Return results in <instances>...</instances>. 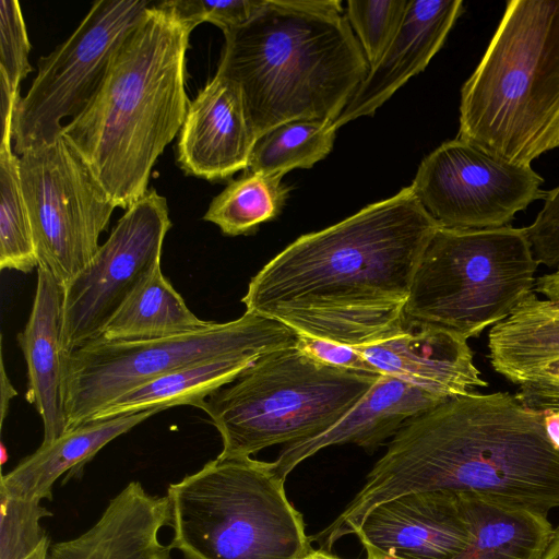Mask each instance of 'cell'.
Segmentation results:
<instances>
[{
    "instance_id": "1f68e13d",
    "label": "cell",
    "mask_w": 559,
    "mask_h": 559,
    "mask_svg": "<svg viewBox=\"0 0 559 559\" xmlns=\"http://www.w3.org/2000/svg\"><path fill=\"white\" fill-rule=\"evenodd\" d=\"M264 0H169L164 4L193 29L209 22L223 33L248 22Z\"/></svg>"
},
{
    "instance_id": "74e56055",
    "label": "cell",
    "mask_w": 559,
    "mask_h": 559,
    "mask_svg": "<svg viewBox=\"0 0 559 559\" xmlns=\"http://www.w3.org/2000/svg\"><path fill=\"white\" fill-rule=\"evenodd\" d=\"M543 413L546 433L552 444L559 450V411Z\"/></svg>"
},
{
    "instance_id": "9c48e42d",
    "label": "cell",
    "mask_w": 559,
    "mask_h": 559,
    "mask_svg": "<svg viewBox=\"0 0 559 559\" xmlns=\"http://www.w3.org/2000/svg\"><path fill=\"white\" fill-rule=\"evenodd\" d=\"M297 341L298 334L285 324L248 311L238 319L170 337L95 340L67 357V431L123 393L174 370L235 354L266 355L296 346Z\"/></svg>"
},
{
    "instance_id": "2e32d148",
    "label": "cell",
    "mask_w": 559,
    "mask_h": 559,
    "mask_svg": "<svg viewBox=\"0 0 559 559\" xmlns=\"http://www.w3.org/2000/svg\"><path fill=\"white\" fill-rule=\"evenodd\" d=\"M462 0H409L404 19L380 60L334 121L336 129L372 116L412 76L425 70L463 13Z\"/></svg>"
},
{
    "instance_id": "d6986e66",
    "label": "cell",
    "mask_w": 559,
    "mask_h": 559,
    "mask_svg": "<svg viewBox=\"0 0 559 559\" xmlns=\"http://www.w3.org/2000/svg\"><path fill=\"white\" fill-rule=\"evenodd\" d=\"M169 525L167 496H153L130 481L108 502L86 532L49 547L47 559H170L171 546L159 539Z\"/></svg>"
},
{
    "instance_id": "6da1fadb",
    "label": "cell",
    "mask_w": 559,
    "mask_h": 559,
    "mask_svg": "<svg viewBox=\"0 0 559 559\" xmlns=\"http://www.w3.org/2000/svg\"><path fill=\"white\" fill-rule=\"evenodd\" d=\"M438 227L405 187L297 238L251 278L241 301L297 334L349 346L401 335L416 269Z\"/></svg>"
},
{
    "instance_id": "9a60e30c",
    "label": "cell",
    "mask_w": 559,
    "mask_h": 559,
    "mask_svg": "<svg viewBox=\"0 0 559 559\" xmlns=\"http://www.w3.org/2000/svg\"><path fill=\"white\" fill-rule=\"evenodd\" d=\"M255 142L238 86L215 73L190 102L177 162L187 175L223 180L247 169Z\"/></svg>"
},
{
    "instance_id": "ac0fdd59",
    "label": "cell",
    "mask_w": 559,
    "mask_h": 559,
    "mask_svg": "<svg viewBox=\"0 0 559 559\" xmlns=\"http://www.w3.org/2000/svg\"><path fill=\"white\" fill-rule=\"evenodd\" d=\"M63 298L64 287L48 270L38 266L32 310L23 331L17 334V342L27 366L25 399L34 405L43 421L41 443L61 437L68 427Z\"/></svg>"
},
{
    "instance_id": "d6a6232c",
    "label": "cell",
    "mask_w": 559,
    "mask_h": 559,
    "mask_svg": "<svg viewBox=\"0 0 559 559\" xmlns=\"http://www.w3.org/2000/svg\"><path fill=\"white\" fill-rule=\"evenodd\" d=\"M538 264L559 266V186L546 191L544 205L535 221L524 227Z\"/></svg>"
},
{
    "instance_id": "484cf974",
    "label": "cell",
    "mask_w": 559,
    "mask_h": 559,
    "mask_svg": "<svg viewBox=\"0 0 559 559\" xmlns=\"http://www.w3.org/2000/svg\"><path fill=\"white\" fill-rule=\"evenodd\" d=\"M284 176L245 171L211 202L203 219L227 236L250 235L282 212L289 188Z\"/></svg>"
},
{
    "instance_id": "8d00e7d4",
    "label": "cell",
    "mask_w": 559,
    "mask_h": 559,
    "mask_svg": "<svg viewBox=\"0 0 559 559\" xmlns=\"http://www.w3.org/2000/svg\"><path fill=\"white\" fill-rule=\"evenodd\" d=\"M2 337H1V358H0V415H1V427L3 426L7 413L9 411L10 401L17 395V392L13 388L9 376L7 374L3 359L2 349Z\"/></svg>"
},
{
    "instance_id": "e0dca14e",
    "label": "cell",
    "mask_w": 559,
    "mask_h": 559,
    "mask_svg": "<svg viewBox=\"0 0 559 559\" xmlns=\"http://www.w3.org/2000/svg\"><path fill=\"white\" fill-rule=\"evenodd\" d=\"M379 374L392 376L444 400L487 386L467 340L421 326L366 346H353Z\"/></svg>"
},
{
    "instance_id": "cb8c5ba5",
    "label": "cell",
    "mask_w": 559,
    "mask_h": 559,
    "mask_svg": "<svg viewBox=\"0 0 559 559\" xmlns=\"http://www.w3.org/2000/svg\"><path fill=\"white\" fill-rule=\"evenodd\" d=\"M213 323L188 308L158 265L131 292L98 340L147 341L198 332Z\"/></svg>"
},
{
    "instance_id": "ba28073f",
    "label": "cell",
    "mask_w": 559,
    "mask_h": 559,
    "mask_svg": "<svg viewBox=\"0 0 559 559\" xmlns=\"http://www.w3.org/2000/svg\"><path fill=\"white\" fill-rule=\"evenodd\" d=\"M537 266L524 227L439 226L413 278L405 329L432 326L476 337L533 292Z\"/></svg>"
},
{
    "instance_id": "7c38bea8",
    "label": "cell",
    "mask_w": 559,
    "mask_h": 559,
    "mask_svg": "<svg viewBox=\"0 0 559 559\" xmlns=\"http://www.w3.org/2000/svg\"><path fill=\"white\" fill-rule=\"evenodd\" d=\"M543 182L532 166L455 138L421 160L411 187L439 226L487 229L509 225L531 203L544 200Z\"/></svg>"
},
{
    "instance_id": "277c9868",
    "label": "cell",
    "mask_w": 559,
    "mask_h": 559,
    "mask_svg": "<svg viewBox=\"0 0 559 559\" xmlns=\"http://www.w3.org/2000/svg\"><path fill=\"white\" fill-rule=\"evenodd\" d=\"M224 38L216 73L238 86L257 140L294 120L334 122L369 71L338 0H264Z\"/></svg>"
},
{
    "instance_id": "ffe728a7",
    "label": "cell",
    "mask_w": 559,
    "mask_h": 559,
    "mask_svg": "<svg viewBox=\"0 0 559 559\" xmlns=\"http://www.w3.org/2000/svg\"><path fill=\"white\" fill-rule=\"evenodd\" d=\"M445 401L399 378L381 374L334 427L313 439L285 445L273 462L274 468L286 480L298 464L330 445L353 443L373 452L409 419Z\"/></svg>"
},
{
    "instance_id": "7402d4cb",
    "label": "cell",
    "mask_w": 559,
    "mask_h": 559,
    "mask_svg": "<svg viewBox=\"0 0 559 559\" xmlns=\"http://www.w3.org/2000/svg\"><path fill=\"white\" fill-rule=\"evenodd\" d=\"M489 360L509 382L522 384L559 359V308L531 292L488 333Z\"/></svg>"
},
{
    "instance_id": "ab89813d",
    "label": "cell",
    "mask_w": 559,
    "mask_h": 559,
    "mask_svg": "<svg viewBox=\"0 0 559 559\" xmlns=\"http://www.w3.org/2000/svg\"><path fill=\"white\" fill-rule=\"evenodd\" d=\"M297 559H342V558L333 555L329 550L312 547L306 554H304L302 556H300Z\"/></svg>"
},
{
    "instance_id": "8fae6325",
    "label": "cell",
    "mask_w": 559,
    "mask_h": 559,
    "mask_svg": "<svg viewBox=\"0 0 559 559\" xmlns=\"http://www.w3.org/2000/svg\"><path fill=\"white\" fill-rule=\"evenodd\" d=\"M19 158L38 266L66 287L98 250L117 206L62 134Z\"/></svg>"
},
{
    "instance_id": "4fadbf2b",
    "label": "cell",
    "mask_w": 559,
    "mask_h": 559,
    "mask_svg": "<svg viewBox=\"0 0 559 559\" xmlns=\"http://www.w3.org/2000/svg\"><path fill=\"white\" fill-rule=\"evenodd\" d=\"M171 227L166 198L155 189L132 203L88 264L64 287L68 355L95 340L139 283L160 265Z\"/></svg>"
},
{
    "instance_id": "4316f807",
    "label": "cell",
    "mask_w": 559,
    "mask_h": 559,
    "mask_svg": "<svg viewBox=\"0 0 559 559\" xmlns=\"http://www.w3.org/2000/svg\"><path fill=\"white\" fill-rule=\"evenodd\" d=\"M337 129L333 121L294 120L261 135L245 171L284 176L296 168H311L333 148Z\"/></svg>"
},
{
    "instance_id": "60d3db41",
    "label": "cell",
    "mask_w": 559,
    "mask_h": 559,
    "mask_svg": "<svg viewBox=\"0 0 559 559\" xmlns=\"http://www.w3.org/2000/svg\"><path fill=\"white\" fill-rule=\"evenodd\" d=\"M49 539L47 538L35 552H33L26 559H47L48 550H49Z\"/></svg>"
},
{
    "instance_id": "8992f818",
    "label": "cell",
    "mask_w": 559,
    "mask_h": 559,
    "mask_svg": "<svg viewBox=\"0 0 559 559\" xmlns=\"http://www.w3.org/2000/svg\"><path fill=\"white\" fill-rule=\"evenodd\" d=\"M183 559H297L311 537L273 462L216 457L167 489Z\"/></svg>"
},
{
    "instance_id": "83f0119b",
    "label": "cell",
    "mask_w": 559,
    "mask_h": 559,
    "mask_svg": "<svg viewBox=\"0 0 559 559\" xmlns=\"http://www.w3.org/2000/svg\"><path fill=\"white\" fill-rule=\"evenodd\" d=\"M12 135L0 142V269L29 273L38 255Z\"/></svg>"
},
{
    "instance_id": "5b68a950",
    "label": "cell",
    "mask_w": 559,
    "mask_h": 559,
    "mask_svg": "<svg viewBox=\"0 0 559 559\" xmlns=\"http://www.w3.org/2000/svg\"><path fill=\"white\" fill-rule=\"evenodd\" d=\"M531 166L559 146V0H511L463 84L457 136Z\"/></svg>"
},
{
    "instance_id": "4dcf8cb0",
    "label": "cell",
    "mask_w": 559,
    "mask_h": 559,
    "mask_svg": "<svg viewBox=\"0 0 559 559\" xmlns=\"http://www.w3.org/2000/svg\"><path fill=\"white\" fill-rule=\"evenodd\" d=\"M31 44L20 3L0 1V73L12 90L20 93V83L32 71L28 61Z\"/></svg>"
},
{
    "instance_id": "f35d334b",
    "label": "cell",
    "mask_w": 559,
    "mask_h": 559,
    "mask_svg": "<svg viewBox=\"0 0 559 559\" xmlns=\"http://www.w3.org/2000/svg\"><path fill=\"white\" fill-rule=\"evenodd\" d=\"M539 559H559V527L554 530L552 536Z\"/></svg>"
},
{
    "instance_id": "836d02e7",
    "label": "cell",
    "mask_w": 559,
    "mask_h": 559,
    "mask_svg": "<svg viewBox=\"0 0 559 559\" xmlns=\"http://www.w3.org/2000/svg\"><path fill=\"white\" fill-rule=\"evenodd\" d=\"M296 347L318 361L340 369L376 373L374 367L355 347L298 334Z\"/></svg>"
},
{
    "instance_id": "5bb4252c",
    "label": "cell",
    "mask_w": 559,
    "mask_h": 559,
    "mask_svg": "<svg viewBox=\"0 0 559 559\" xmlns=\"http://www.w3.org/2000/svg\"><path fill=\"white\" fill-rule=\"evenodd\" d=\"M367 559H451L473 537L463 495L417 491L373 507L355 534Z\"/></svg>"
},
{
    "instance_id": "30bf717a",
    "label": "cell",
    "mask_w": 559,
    "mask_h": 559,
    "mask_svg": "<svg viewBox=\"0 0 559 559\" xmlns=\"http://www.w3.org/2000/svg\"><path fill=\"white\" fill-rule=\"evenodd\" d=\"M150 0L96 1L75 31L38 61V72L13 119L17 155L51 143L63 120L78 117L100 88L112 59L151 8Z\"/></svg>"
},
{
    "instance_id": "52a82bcc",
    "label": "cell",
    "mask_w": 559,
    "mask_h": 559,
    "mask_svg": "<svg viewBox=\"0 0 559 559\" xmlns=\"http://www.w3.org/2000/svg\"><path fill=\"white\" fill-rule=\"evenodd\" d=\"M380 376L332 367L292 346L259 358L210 395L201 409L221 435L217 457H247L324 433Z\"/></svg>"
},
{
    "instance_id": "e575fe53",
    "label": "cell",
    "mask_w": 559,
    "mask_h": 559,
    "mask_svg": "<svg viewBox=\"0 0 559 559\" xmlns=\"http://www.w3.org/2000/svg\"><path fill=\"white\" fill-rule=\"evenodd\" d=\"M515 395L532 409L559 411V359L544 366L520 384Z\"/></svg>"
},
{
    "instance_id": "603a6c76",
    "label": "cell",
    "mask_w": 559,
    "mask_h": 559,
    "mask_svg": "<svg viewBox=\"0 0 559 559\" xmlns=\"http://www.w3.org/2000/svg\"><path fill=\"white\" fill-rule=\"evenodd\" d=\"M262 356L257 353L235 354L174 370L123 393L90 420L181 405L201 409L210 395L233 383Z\"/></svg>"
},
{
    "instance_id": "f546056e",
    "label": "cell",
    "mask_w": 559,
    "mask_h": 559,
    "mask_svg": "<svg viewBox=\"0 0 559 559\" xmlns=\"http://www.w3.org/2000/svg\"><path fill=\"white\" fill-rule=\"evenodd\" d=\"M51 516L40 500L0 491V559H26L48 538L40 520Z\"/></svg>"
},
{
    "instance_id": "3957f363",
    "label": "cell",
    "mask_w": 559,
    "mask_h": 559,
    "mask_svg": "<svg viewBox=\"0 0 559 559\" xmlns=\"http://www.w3.org/2000/svg\"><path fill=\"white\" fill-rule=\"evenodd\" d=\"M192 31L164 1H153L94 98L63 127L117 207L127 210L147 192L153 166L183 124Z\"/></svg>"
},
{
    "instance_id": "44dd1931",
    "label": "cell",
    "mask_w": 559,
    "mask_h": 559,
    "mask_svg": "<svg viewBox=\"0 0 559 559\" xmlns=\"http://www.w3.org/2000/svg\"><path fill=\"white\" fill-rule=\"evenodd\" d=\"M162 412L157 408L85 421L40 447L1 476L0 491L35 500H50L57 479L78 471L106 444L145 419Z\"/></svg>"
},
{
    "instance_id": "d4e9b609",
    "label": "cell",
    "mask_w": 559,
    "mask_h": 559,
    "mask_svg": "<svg viewBox=\"0 0 559 559\" xmlns=\"http://www.w3.org/2000/svg\"><path fill=\"white\" fill-rule=\"evenodd\" d=\"M461 495L472 519L473 537L451 559H539L554 533L547 516Z\"/></svg>"
},
{
    "instance_id": "d590c367",
    "label": "cell",
    "mask_w": 559,
    "mask_h": 559,
    "mask_svg": "<svg viewBox=\"0 0 559 559\" xmlns=\"http://www.w3.org/2000/svg\"><path fill=\"white\" fill-rule=\"evenodd\" d=\"M534 292L542 294L546 300L559 308V266L554 272L537 277Z\"/></svg>"
},
{
    "instance_id": "f1b7e54d",
    "label": "cell",
    "mask_w": 559,
    "mask_h": 559,
    "mask_svg": "<svg viewBox=\"0 0 559 559\" xmlns=\"http://www.w3.org/2000/svg\"><path fill=\"white\" fill-rule=\"evenodd\" d=\"M409 0H348L346 19L369 68L382 57L404 19Z\"/></svg>"
},
{
    "instance_id": "7a4b0ae2",
    "label": "cell",
    "mask_w": 559,
    "mask_h": 559,
    "mask_svg": "<svg viewBox=\"0 0 559 559\" xmlns=\"http://www.w3.org/2000/svg\"><path fill=\"white\" fill-rule=\"evenodd\" d=\"M417 491L473 495L547 516L559 508V450L544 413L509 392H472L409 419L343 512L311 539L331 551L373 507Z\"/></svg>"
}]
</instances>
